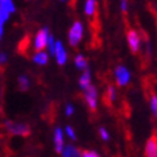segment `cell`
<instances>
[{
	"label": "cell",
	"instance_id": "obj_24",
	"mask_svg": "<svg viewBox=\"0 0 157 157\" xmlns=\"http://www.w3.org/2000/svg\"><path fill=\"white\" fill-rule=\"evenodd\" d=\"M74 106H72V104H67V106H66V108H64V113H66V116H71V115H72L74 113Z\"/></svg>",
	"mask_w": 157,
	"mask_h": 157
},
{
	"label": "cell",
	"instance_id": "obj_11",
	"mask_svg": "<svg viewBox=\"0 0 157 157\" xmlns=\"http://www.w3.org/2000/svg\"><path fill=\"white\" fill-rule=\"evenodd\" d=\"M32 61H34V63L39 64V66H44V64H47L49 61V54L44 50L36 52V53L32 56Z\"/></svg>",
	"mask_w": 157,
	"mask_h": 157
},
{
	"label": "cell",
	"instance_id": "obj_15",
	"mask_svg": "<svg viewBox=\"0 0 157 157\" xmlns=\"http://www.w3.org/2000/svg\"><path fill=\"white\" fill-rule=\"evenodd\" d=\"M95 9H97V2L95 0H86L85 2V6H84V12L85 14L91 17L95 13Z\"/></svg>",
	"mask_w": 157,
	"mask_h": 157
},
{
	"label": "cell",
	"instance_id": "obj_26",
	"mask_svg": "<svg viewBox=\"0 0 157 157\" xmlns=\"http://www.w3.org/2000/svg\"><path fill=\"white\" fill-rule=\"evenodd\" d=\"M120 6H121V10L122 12H128V0H121Z\"/></svg>",
	"mask_w": 157,
	"mask_h": 157
},
{
	"label": "cell",
	"instance_id": "obj_25",
	"mask_svg": "<svg viewBox=\"0 0 157 157\" xmlns=\"http://www.w3.org/2000/svg\"><path fill=\"white\" fill-rule=\"evenodd\" d=\"M6 61H8V57H6V54L3 53V52H0V64H4Z\"/></svg>",
	"mask_w": 157,
	"mask_h": 157
},
{
	"label": "cell",
	"instance_id": "obj_7",
	"mask_svg": "<svg viewBox=\"0 0 157 157\" xmlns=\"http://www.w3.org/2000/svg\"><path fill=\"white\" fill-rule=\"evenodd\" d=\"M16 12V5L13 0H0V14L9 19L10 14Z\"/></svg>",
	"mask_w": 157,
	"mask_h": 157
},
{
	"label": "cell",
	"instance_id": "obj_6",
	"mask_svg": "<svg viewBox=\"0 0 157 157\" xmlns=\"http://www.w3.org/2000/svg\"><path fill=\"white\" fill-rule=\"evenodd\" d=\"M126 40H128V45H129L130 50H132L133 53H136L140 48V37L138 35V32H136L135 30H133V29L128 30Z\"/></svg>",
	"mask_w": 157,
	"mask_h": 157
},
{
	"label": "cell",
	"instance_id": "obj_23",
	"mask_svg": "<svg viewBox=\"0 0 157 157\" xmlns=\"http://www.w3.org/2000/svg\"><path fill=\"white\" fill-rule=\"evenodd\" d=\"M82 157H99V155H98L97 152H94V151H84Z\"/></svg>",
	"mask_w": 157,
	"mask_h": 157
},
{
	"label": "cell",
	"instance_id": "obj_20",
	"mask_svg": "<svg viewBox=\"0 0 157 157\" xmlns=\"http://www.w3.org/2000/svg\"><path fill=\"white\" fill-rule=\"evenodd\" d=\"M6 21H8V19L4 18L2 14H0V39H2L3 35H4V25H5Z\"/></svg>",
	"mask_w": 157,
	"mask_h": 157
},
{
	"label": "cell",
	"instance_id": "obj_17",
	"mask_svg": "<svg viewBox=\"0 0 157 157\" xmlns=\"http://www.w3.org/2000/svg\"><path fill=\"white\" fill-rule=\"evenodd\" d=\"M56 43H57V40H54V36L50 34L49 40H48V50L52 56H54V53H56Z\"/></svg>",
	"mask_w": 157,
	"mask_h": 157
},
{
	"label": "cell",
	"instance_id": "obj_9",
	"mask_svg": "<svg viewBox=\"0 0 157 157\" xmlns=\"http://www.w3.org/2000/svg\"><path fill=\"white\" fill-rule=\"evenodd\" d=\"M54 57H56V61L58 64H64L67 62V52H66V48L62 41L57 40L56 43V53H54Z\"/></svg>",
	"mask_w": 157,
	"mask_h": 157
},
{
	"label": "cell",
	"instance_id": "obj_3",
	"mask_svg": "<svg viewBox=\"0 0 157 157\" xmlns=\"http://www.w3.org/2000/svg\"><path fill=\"white\" fill-rule=\"evenodd\" d=\"M5 128L14 135H27L30 133L29 125L22 122H13V121H5Z\"/></svg>",
	"mask_w": 157,
	"mask_h": 157
},
{
	"label": "cell",
	"instance_id": "obj_22",
	"mask_svg": "<svg viewBox=\"0 0 157 157\" xmlns=\"http://www.w3.org/2000/svg\"><path fill=\"white\" fill-rule=\"evenodd\" d=\"M66 134H67V135H68L72 140H75V139H76V134H75L74 129L71 128V126H66Z\"/></svg>",
	"mask_w": 157,
	"mask_h": 157
},
{
	"label": "cell",
	"instance_id": "obj_5",
	"mask_svg": "<svg viewBox=\"0 0 157 157\" xmlns=\"http://www.w3.org/2000/svg\"><path fill=\"white\" fill-rule=\"evenodd\" d=\"M115 78L119 86H125L130 81V72L125 66H117L115 68Z\"/></svg>",
	"mask_w": 157,
	"mask_h": 157
},
{
	"label": "cell",
	"instance_id": "obj_12",
	"mask_svg": "<svg viewBox=\"0 0 157 157\" xmlns=\"http://www.w3.org/2000/svg\"><path fill=\"white\" fill-rule=\"evenodd\" d=\"M90 81H91V75H90V71L89 70H85L82 75L80 76V78H78V85H80V88L82 90H85L86 88L90 86Z\"/></svg>",
	"mask_w": 157,
	"mask_h": 157
},
{
	"label": "cell",
	"instance_id": "obj_8",
	"mask_svg": "<svg viewBox=\"0 0 157 157\" xmlns=\"http://www.w3.org/2000/svg\"><path fill=\"white\" fill-rule=\"evenodd\" d=\"M144 155L146 157H157V134L149 136V139L147 140Z\"/></svg>",
	"mask_w": 157,
	"mask_h": 157
},
{
	"label": "cell",
	"instance_id": "obj_16",
	"mask_svg": "<svg viewBox=\"0 0 157 157\" xmlns=\"http://www.w3.org/2000/svg\"><path fill=\"white\" fill-rule=\"evenodd\" d=\"M18 86L21 90H27L30 88V80H29V77L26 76V75H21L18 77Z\"/></svg>",
	"mask_w": 157,
	"mask_h": 157
},
{
	"label": "cell",
	"instance_id": "obj_21",
	"mask_svg": "<svg viewBox=\"0 0 157 157\" xmlns=\"http://www.w3.org/2000/svg\"><path fill=\"white\" fill-rule=\"evenodd\" d=\"M99 135H101V138L103 140H108L109 139V134L104 128H99Z\"/></svg>",
	"mask_w": 157,
	"mask_h": 157
},
{
	"label": "cell",
	"instance_id": "obj_27",
	"mask_svg": "<svg viewBox=\"0 0 157 157\" xmlns=\"http://www.w3.org/2000/svg\"><path fill=\"white\" fill-rule=\"evenodd\" d=\"M0 95H2V90H0Z\"/></svg>",
	"mask_w": 157,
	"mask_h": 157
},
{
	"label": "cell",
	"instance_id": "obj_10",
	"mask_svg": "<svg viewBox=\"0 0 157 157\" xmlns=\"http://www.w3.org/2000/svg\"><path fill=\"white\" fill-rule=\"evenodd\" d=\"M54 148L58 153H62L64 149V143H63V132L61 128L54 129Z\"/></svg>",
	"mask_w": 157,
	"mask_h": 157
},
{
	"label": "cell",
	"instance_id": "obj_28",
	"mask_svg": "<svg viewBox=\"0 0 157 157\" xmlns=\"http://www.w3.org/2000/svg\"><path fill=\"white\" fill-rule=\"evenodd\" d=\"M61 2H66V0H61Z\"/></svg>",
	"mask_w": 157,
	"mask_h": 157
},
{
	"label": "cell",
	"instance_id": "obj_14",
	"mask_svg": "<svg viewBox=\"0 0 157 157\" xmlns=\"http://www.w3.org/2000/svg\"><path fill=\"white\" fill-rule=\"evenodd\" d=\"M74 62H75V66L78 70H88V59L85 58L82 54H76L74 58Z\"/></svg>",
	"mask_w": 157,
	"mask_h": 157
},
{
	"label": "cell",
	"instance_id": "obj_4",
	"mask_svg": "<svg viewBox=\"0 0 157 157\" xmlns=\"http://www.w3.org/2000/svg\"><path fill=\"white\" fill-rule=\"evenodd\" d=\"M84 98L85 102H86L88 107L91 111L97 109V101H98V93H97V88L94 85H90L89 88H86L84 90Z\"/></svg>",
	"mask_w": 157,
	"mask_h": 157
},
{
	"label": "cell",
	"instance_id": "obj_13",
	"mask_svg": "<svg viewBox=\"0 0 157 157\" xmlns=\"http://www.w3.org/2000/svg\"><path fill=\"white\" fill-rule=\"evenodd\" d=\"M62 157H82V152H80L74 146L67 144V146H64V149L62 152Z\"/></svg>",
	"mask_w": 157,
	"mask_h": 157
},
{
	"label": "cell",
	"instance_id": "obj_2",
	"mask_svg": "<svg viewBox=\"0 0 157 157\" xmlns=\"http://www.w3.org/2000/svg\"><path fill=\"white\" fill-rule=\"evenodd\" d=\"M49 31L47 27L40 29L34 37V49L36 52H41L48 47V40H49Z\"/></svg>",
	"mask_w": 157,
	"mask_h": 157
},
{
	"label": "cell",
	"instance_id": "obj_19",
	"mask_svg": "<svg viewBox=\"0 0 157 157\" xmlns=\"http://www.w3.org/2000/svg\"><path fill=\"white\" fill-rule=\"evenodd\" d=\"M149 104H151V111H152V113L157 117V95H156V94H152L151 101H149Z\"/></svg>",
	"mask_w": 157,
	"mask_h": 157
},
{
	"label": "cell",
	"instance_id": "obj_18",
	"mask_svg": "<svg viewBox=\"0 0 157 157\" xmlns=\"http://www.w3.org/2000/svg\"><path fill=\"white\" fill-rule=\"evenodd\" d=\"M107 97H108L109 102H113L116 99V89H115V86H112V85H108V88H107Z\"/></svg>",
	"mask_w": 157,
	"mask_h": 157
},
{
	"label": "cell",
	"instance_id": "obj_1",
	"mask_svg": "<svg viewBox=\"0 0 157 157\" xmlns=\"http://www.w3.org/2000/svg\"><path fill=\"white\" fill-rule=\"evenodd\" d=\"M82 35H84L82 23L80 21H75L72 23V26L70 27V31H68V43H70V45H72V47L78 45V43H80L81 39H82Z\"/></svg>",
	"mask_w": 157,
	"mask_h": 157
}]
</instances>
